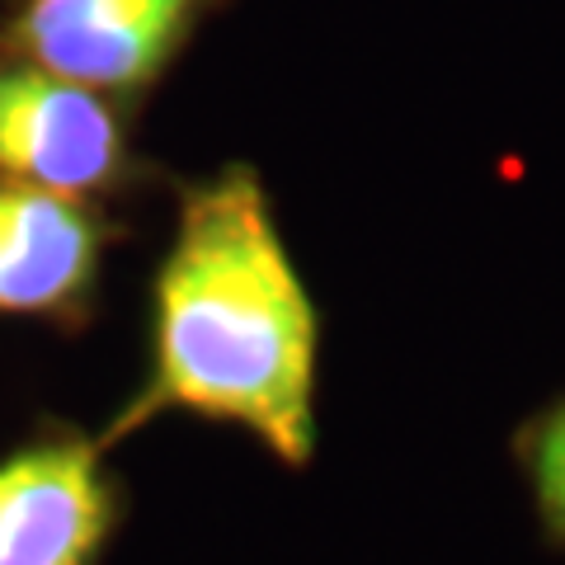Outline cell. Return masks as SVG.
<instances>
[{"label":"cell","instance_id":"obj_5","mask_svg":"<svg viewBox=\"0 0 565 565\" xmlns=\"http://www.w3.org/2000/svg\"><path fill=\"white\" fill-rule=\"evenodd\" d=\"M104 226L71 193L0 180V311L71 316L99 269Z\"/></svg>","mask_w":565,"mask_h":565},{"label":"cell","instance_id":"obj_1","mask_svg":"<svg viewBox=\"0 0 565 565\" xmlns=\"http://www.w3.org/2000/svg\"><path fill=\"white\" fill-rule=\"evenodd\" d=\"M170 411L241 424L288 467L316 457V311L250 170L189 189L156 278L147 382L99 444Z\"/></svg>","mask_w":565,"mask_h":565},{"label":"cell","instance_id":"obj_2","mask_svg":"<svg viewBox=\"0 0 565 565\" xmlns=\"http://www.w3.org/2000/svg\"><path fill=\"white\" fill-rule=\"evenodd\" d=\"M118 519L99 438L47 429L0 457V565H99Z\"/></svg>","mask_w":565,"mask_h":565},{"label":"cell","instance_id":"obj_6","mask_svg":"<svg viewBox=\"0 0 565 565\" xmlns=\"http://www.w3.org/2000/svg\"><path fill=\"white\" fill-rule=\"evenodd\" d=\"M519 467L527 476V490H533L546 542L565 552V396L552 411L527 419V429L519 434Z\"/></svg>","mask_w":565,"mask_h":565},{"label":"cell","instance_id":"obj_4","mask_svg":"<svg viewBox=\"0 0 565 565\" xmlns=\"http://www.w3.org/2000/svg\"><path fill=\"white\" fill-rule=\"evenodd\" d=\"M0 174L85 199L128 174V137L95 90L0 57Z\"/></svg>","mask_w":565,"mask_h":565},{"label":"cell","instance_id":"obj_3","mask_svg":"<svg viewBox=\"0 0 565 565\" xmlns=\"http://www.w3.org/2000/svg\"><path fill=\"white\" fill-rule=\"evenodd\" d=\"M203 0H24L0 29V57L76 81L137 90L170 62Z\"/></svg>","mask_w":565,"mask_h":565}]
</instances>
